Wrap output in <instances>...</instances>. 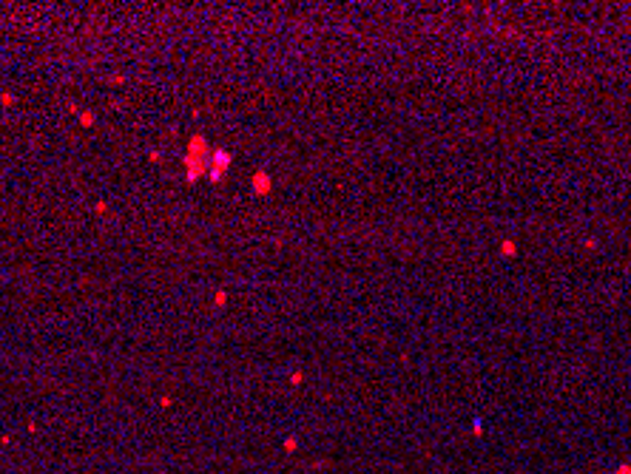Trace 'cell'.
<instances>
[{
    "mask_svg": "<svg viewBox=\"0 0 631 474\" xmlns=\"http://www.w3.org/2000/svg\"><path fill=\"white\" fill-rule=\"evenodd\" d=\"M256 188H259V193H267V176H256Z\"/></svg>",
    "mask_w": 631,
    "mask_h": 474,
    "instance_id": "cell-2",
    "label": "cell"
},
{
    "mask_svg": "<svg viewBox=\"0 0 631 474\" xmlns=\"http://www.w3.org/2000/svg\"><path fill=\"white\" fill-rule=\"evenodd\" d=\"M498 253H500V259H515L517 253H520V247H517V242H512V239H503L498 245Z\"/></svg>",
    "mask_w": 631,
    "mask_h": 474,
    "instance_id": "cell-1",
    "label": "cell"
}]
</instances>
